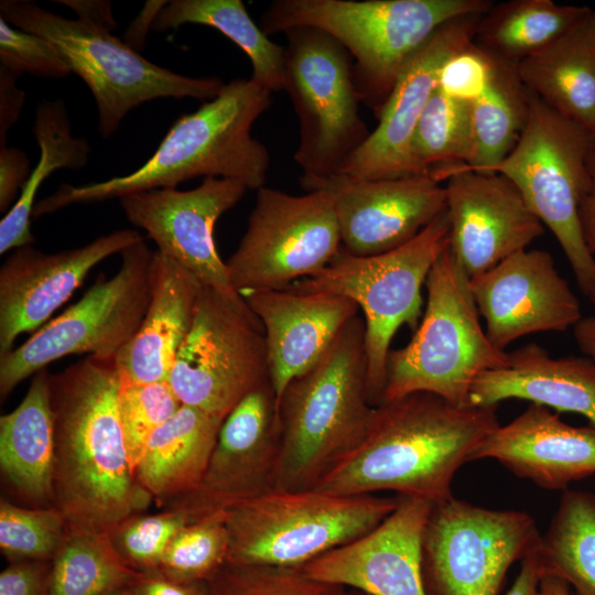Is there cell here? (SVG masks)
Wrapping results in <instances>:
<instances>
[{"label":"cell","mask_w":595,"mask_h":595,"mask_svg":"<svg viewBox=\"0 0 595 595\" xmlns=\"http://www.w3.org/2000/svg\"><path fill=\"white\" fill-rule=\"evenodd\" d=\"M119 390L115 358L87 356L50 374L54 501L71 529L108 532L153 501L129 458Z\"/></svg>","instance_id":"obj_1"},{"label":"cell","mask_w":595,"mask_h":595,"mask_svg":"<svg viewBox=\"0 0 595 595\" xmlns=\"http://www.w3.org/2000/svg\"><path fill=\"white\" fill-rule=\"evenodd\" d=\"M497 407H458L414 392L374 407L359 445L313 488L339 496L391 490L437 504L452 480L500 424Z\"/></svg>","instance_id":"obj_2"},{"label":"cell","mask_w":595,"mask_h":595,"mask_svg":"<svg viewBox=\"0 0 595 595\" xmlns=\"http://www.w3.org/2000/svg\"><path fill=\"white\" fill-rule=\"evenodd\" d=\"M269 90L250 78L224 84L218 95L194 112L181 116L153 155L138 170L83 186L61 184L55 193L35 203L33 217L71 204L121 198L155 188H175L204 176L235 180L248 190L264 186L270 164L267 148L251 129L271 106Z\"/></svg>","instance_id":"obj_3"},{"label":"cell","mask_w":595,"mask_h":595,"mask_svg":"<svg viewBox=\"0 0 595 595\" xmlns=\"http://www.w3.org/2000/svg\"><path fill=\"white\" fill-rule=\"evenodd\" d=\"M278 410L274 490L312 489L359 445L370 422L364 317L354 316L322 359L288 385Z\"/></svg>","instance_id":"obj_4"},{"label":"cell","mask_w":595,"mask_h":595,"mask_svg":"<svg viewBox=\"0 0 595 595\" xmlns=\"http://www.w3.org/2000/svg\"><path fill=\"white\" fill-rule=\"evenodd\" d=\"M489 0H274L260 18L267 35L314 28L353 60L360 102L378 118L410 60L445 23L486 12Z\"/></svg>","instance_id":"obj_5"},{"label":"cell","mask_w":595,"mask_h":595,"mask_svg":"<svg viewBox=\"0 0 595 595\" xmlns=\"http://www.w3.org/2000/svg\"><path fill=\"white\" fill-rule=\"evenodd\" d=\"M425 288L426 304L412 338L388 354L382 401L429 392L468 407L475 379L484 371L507 366L508 351L488 338L470 279L450 248L432 267Z\"/></svg>","instance_id":"obj_6"},{"label":"cell","mask_w":595,"mask_h":595,"mask_svg":"<svg viewBox=\"0 0 595 595\" xmlns=\"http://www.w3.org/2000/svg\"><path fill=\"white\" fill-rule=\"evenodd\" d=\"M448 246L450 224L445 210L396 249L355 256L342 248L321 272L288 288L302 293L345 296L361 310L368 396L374 407L382 401L391 340L402 325L416 329L423 314L422 286Z\"/></svg>","instance_id":"obj_7"},{"label":"cell","mask_w":595,"mask_h":595,"mask_svg":"<svg viewBox=\"0 0 595 595\" xmlns=\"http://www.w3.org/2000/svg\"><path fill=\"white\" fill-rule=\"evenodd\" d=\"M398 497L272 490L225 511L227 563L301 569L376 528Z\"/></svg>","instance_id":"obj_8"},{"label":"cell","mask_w":595,"mask_h":595,"mask_svg":"<svg viewBox=\"0 0 595 595\" xmlns=\"http://www.w3.org/2000/svg\"><path fill=\"white\" fill-rule=\"evenodd\" d=\"M595 133L530 91L527 126L511 152L489 173L510 180L541 223L556 238L578 288L595 293V258L580 224V206L589 192V158Z\"/></svg>","instance_id":"obj_9"},{"label":"cell","mask_w":595,"mask_h":595,"mask_svg":"<svg viewBox=\"0 0 595 595\" xmlns=\"http://www.w3.org/2000/svg\"><path fill=\"white\" fill-rule=\"evenodd\" d=\"M0 17L42 36L89 87L98 108V132L110 137L125 116L156 98H215L217 77H190L153 64L111 33L47 11L31 1L2 0Z\"/></svg>","instance_id":"obj_10"},{"label":"cell","mask_w":595,"mask_h":595,"mask_svg":"<svg viewBox=\"0 0 595 595\" xmlns=\"http://www.w3.org/2000/svg\"><path fill=\"white\" fill-rule=\"evenodd\" d=\"M110 278L100 274L87 292L26 342L0 356V397L24 379L73 354L115 358L147 312L153 251L141 240L121 253Z\"/></svg>","instance_id":"obj_11"},{"label":"cell","mask_w":595,"mask_h":595,"mask_svg":"<svg viewBox=\"0 0 595 595\" xmlns=\"http://www.w3.org/2000/svg\"><path fill=\"white\" fill-rule=\"evenodd\" d=\"M284 35L283 90L300 125L294 160L304 175L337 174L371 132L359 113L353 60L318 29L295 28Z\"/></svg>","instance_id":"obj_12"},{"label":"cell","mask_w":595,"mask_h":595,"mask_svg":"<svg viewBox=\"0 0 595 595\" xmlns=\"http://www.w3.org/2000/svg\"><path fill=\"white\" fill-rule=\"evenodd\" d=\"M540 537L523 511L489 509L454 496L432 504L422 538L428 595H498L509 567Z\"/></svg>","instance_id":"obj_13"},{"label":"cell","mask_w":595,"mask_h":595,"mask_svg":"<svg viewBox=\"0 0 595 595\" xmlns=\"http://www.w3.org/2000/svg\"><path fill=\"white\" fill-rule=\"evenodd\" d=\"M342 250L331 196L322 191L291 195L261 187L239 246L226 262L234 288L283 290L317 274Z\"/></svg>","instance_id":"obj_14"},{"label":"cell","mask_w":595,"mask_h":595,"mask_svg":"<svg viewBox=\"0 0 595 595\" xmlns=\"http://www.w3.org/2000/svg\"><path fill=\"white\" fill-rule=\"evenodd\" d=\"M268 380L267 344L258 317L203 286L169 377L182 404L225 418Z\"/></svg>","instance_id":"obj_15"},{"label":"cell","mask_w":595,"mask_h":595,"mask_svg":"<svg viewBox=\"0 0 595 595\" xmlns=\"http://www.w3.org/2000/svg\"><path fill=\"white\" fill-rule=\"evenodd\" d=\"M281 423L270 380L261 383L225 416L194 490L162 509H177L192 521L275 489Z\"/></svg>","instance_id":"obj_16"},{"label":"cell","mask_w":595,"mask_h":595,"mask_svg":"<svg viewBox=\"0 0 595 595\" xmlns=\"http://www.w3.org/2000/svg\"><path fill=\"white\" fill-rule=\"evenodd\" d=\"M248 191L242 183L205 177L195 188H155L119 198L127 219L142 228L158 250L191 271L241 309L250 310L234 288L226 262L218 255L214 227Z\"/></svg>","instance_id":"obj_17"},{"label":"cell","mask_w":595,"mask_h":595,"mask_svg":"<svg viewBox=\"0 0 595 595\" xmlns=\"http://www.w3.org/2000/svg\"><path fill=\"white\" fill-rule=\"evenodd\" d=\"M306 192L327 193L334 205L342 248L355 256L396 249L446 210V191L430 176L357 180L343 174H302Z\"/></svg>","instance_id":"obj_18"},{"label":"cell","mask_w":595,"mask_h":595,"mask_svg":"<svg viewBox=\"0 0 595 595\" xmlns=\"http://www.w3.org/2000/svg\"><path fill=\"white\" fill-rule=\"evenodd\" d=\"M446 216L450 250L469 279L528 249L544 225L516 185L499 173L448 171Z\"/></svg>","instance_id":"obj_19"},{"label":"cell","mask_w":595,"mask_h":595,"mask_svg":"<svg viewBox=\"0 0 595 595\" xmlns=\"http://www.w3.org/2000/svg\"><path fill=\"white\" fill-rule=\"evenodd\" d=\"M470 291L488 338L502 350L530 334L565 332L583 317L578 299L542 249L519 251L472 278Z\"/></svg>","instance_id":"obj_20"},{"label":"cell","mask_w":595,"mask_h":595,"mask_svg":"<svg viewBox=\"0 0 595 595\" xmlns=\"http://www.w3.org/2000/svg\"><path fill=\"white\" fill-rule=\"evenodd\" d=\"M484 13L448 21L410 60L377 118V127L345 161L339 174L357 180L412 176L409 150L416 123L437 87L442 66L474 42Z\"/></svg>","instance_id":"obj_21"},{"label":"cell","mask_w":595,"mask_h":595,"mask_svg":"<svg viewBox=\"0 0 595 595\" xmlns=\"http://www.w3.org/2000/svg\"><path fill=\"white\" fill-rule=\"evenodd\" d=\"M376 528L305 564L311 578L367 595H428L422 538L432 504L400 496Z\"/></svg>","instance_id":"obj_22"},{"label":"cell","mask_w":595,"mask_h":595,"mask_svg":"<svg viewBox=\"0 0 595 595\" xmlns=\"http://www.w3.org/2000/svg\"><path fill=\"white\" fill-rule=\"evenodd\" d=\"M141 240L138 231L122 229L55 253L31 245L15 249L0 269V356L64 304L97 263Z\"/></svg>","instance_id":"obj_23"},{"label":"cell","mask_w":595,"mask_h":595,"mask_svg":"<svg viewBox=\"0 0 595 595\" xmlns=\"http://www.w3.org/2000/svg\"><path fill=\"white\" fill-rule=\"evenodd\" d=\"M242 298L263 328L277 405L288 385L315 366L359 314L351 300L326 293L283 289L249 292Z\"/></svg>","instance_id":"obj_24"},{"label":"cell","mask_w":595,"mask_h":595,"mask_svg":"<svg viewBox=\"0 0 595 595\" xmlns=\"http://www.w3.org/2000/svg\"><path fill=\"white\" fill-rule=\"evenodd\" d=\"M491 458L519 478L551 490L595 474V429L573 426L531 403L478 445L472 461Z\"/></svg>","instance_id":"obj_25"},{"label":"cell","mask_w":595,"mask_h":595,"mask_svg":"<svg viewBox=\"0 0 595 595\" xmlns=\"http://www.w3.org/2000/svg\"><path fill=\"white\" fill-rule=\"evenodd\" d=\"M150 286L144 317L115 357L121 382L169 380L204 285L191 271L156 250L151 260Z\"/></svg>","instance_id":"obj_26"},{"label":"cell","mask_w":595,"mask_h":595,"mask_svg":"<svg viewBox=\"0 0 595 595\" xmlns=\"http://www.w3.org/2000/svg\"><path fill=\"white\" fill-rule=\"evenodd\" d=\"M507 399L583 415L595 429V360L582 356L553 358L530 343L508 351L505 367L480 374L469 396L470 407H497Z\"/></svg>","instance_id":"obj_27"},{"label":"cell","mask_w":595,"mask_h":595,"mask_svg":"<svg viewBox=\"0 0 595 595\" xmlns=\"http://www.w3.org/2000/svg\"><path fill=\"white\" fill-rule=\"evenodd\" d=\"M54 418L50 372L32 376L24 398L0 416V472L7 488L24 506H55Z\"/></svg>","instance_id":"obj_28"},{"label":"cell","mask_w":595,"mask_h":595,"mask_svg":"<svg viewBox=\"0 0 595 595\" xmlns=\"http://www.w3.org/2000/svg\"><path fill=\"white\" fill-rule=\"evenodd\" d=\"M224 419L182 404L151 434L134 467V476L161 509L196 488Z\"/></svg>","instance_id":"obj_29"},{"label":"cell","mask_w":595,"mask_h":595,"mask_svg":"<svg viewBox=\"0 0 595 595\" xmlns=\"http://www.w3.org/2000/svg\"><path fill=\"white\" fill-rule=\"evenodd\" d=\"M529 91L595 133V11L539 53L518 63Z\"/></svg>","instance_id":"obj_30"},{"label":"cell","mask_w":595,"mask_h":595,"mask_svg":"<svg viewBox=\"0 0 595 595\" xmlns=\"http://www.w3.org/2000/svg\"><path fill=\"white\" fill-rule=\"evenodd\" d=\"M33 133L41 151L40 160L31 170L18 201L0 221V255L34 242L31 216L36 193L45 178L57 170H78L88 162L90 147L84 138L72 136L63 100H45L37 105Z\"/></svg>","instance_id":"obj_31"},{"label":"cell","mask_w":595,"mask_h":595,"mask_svg":"<svg viewBox=\"0 0 595 595\" xmlns=\"http://www.w3.org/2000/svg\"><path fill=\"white\" fill-rule=\"evenodd\" d=\"M184 24L216 29L249 57L250 79L270 93L283 90L284 46L272 42L250 18L241 0H173L156 18L152 30L167 32Z\"/></svg>","instance_id":"obj_32"},{"label":"cell","mask_w":595,"mask_h":595,"mask_svg":"<svg viewBox=\"0 0 595 595\" xmlns=\"http://www.w3.org/2000/svg\"><path fill=\"white\" fill-rule=\"evenodd\" d=\"M491 56L488 86L470 104L474 150L469 164H464L467 169L485 173H489L515 148L530 112V91L519 75L518 64Z\"/></svg>","instance_id":"obj_33"},{"label":"cell","mask_w":595,"mask_h":595,"mask_svg":"<svg viewBox=\"0 0 595 595\" xmlns=\"http://www.w3.org/2000/svg\"><path fill=\"white\" fill-rule=\"evenodd\" d=\"M591 8L551 0H511L493 4L482 17L474 42L513 63L552 44Z\"/></svg>","instance_id":"obj_34"},{"label":"cell","mask_w":595,"mask_h":595,"mask_svg":"<svg viewBox=\"0 0 595 595\" xmlns=\"http://www.w3.org/2000/svg\"><path fill=\"white\" fill-rule=\"evenodd\" d=\"M532 552L541 577L564 580L575 595H595V493L565 489Z\"/></svg>","instance_id":"obj_35"},{"label":"cell","mask_w":595,"mask_h":595,"mask_svg":"<svg viewBox=\"0 0 595 595\" xmlns=\"http://www.w3.org/2000/svg\"><path fill=\"white\" fill-rule=\"evenodd\" d=\"M474 150L470 104L434 90L414 129L409 159L412 176L440 183L451 169L469 164Z\"/></svg>","instance_id":"obj_36"},{"label":"cell","mask_w":595,"mask_h":595,"mask_svg":"<svg viewBox=\"0 0 595 595\" xmlns=\"http://www.w3.org/2000/svg\"><path fill=\"white\" fill-rule=\"evenodd\" d=\"M51 563L50 595H107L130 586L139 573L118 555L107 532L71 528Z\"/></svg>","instance_id":"obj_37"},{"label":"cell","mask_w":595,"mask_h":595,"mask_svg":"<svg viewBox=\"0 0 595 595\" xmlns=\"http://www.w3.org/2000/svg\"><path fill=\"white\" fill-rule=\"evenodd\" d=\"M228 554L225 512H217L184 526L169 544L156 571L173 581L205 583L227 563Z\"/></svg>","instance_id":"obj_38"},{"label":"cell","mask_w":595,"mask_h":595,"mask_svg":"<svg viewBox=\"0 0 595 595\" xmlns=\"http://www.w3.org/2000/svg\"><path fill=\"white\" fill-rule=\"evenodd\" d=\"M68 529L58 508L21 506L1 498L0 550L9 563L52 561Z\"/></svg>","instance_id":"obj_39"},{"label":"cell","mask_w":595,"mask_h":595,"mask_svg":"<svg viewBox=\"0 0 595 595\" xmlns=\"http://www.w3.org/2000/svg\"><path fill=\"white\" fill-rule=\"evenodd\" d=\"M345 587L311 578L298 567L226 563L206 581V595H345Z\"/></svg>","instance_id":"obj_40"},{"label":"cell","mask_w":595,"mask_h":595,"mask_svg":"<svg viewBox=\"0 0 595 595\" xmlns=\"http://www.w3.org/2000/svg\"><path fill=\"white\" fill-rule=\"evenodd\" d=\"M190 517L177 509L137 513L115 524L107 533L122 561L136 572L156 570L176 533Z\"/></svg>","instance_id":"obj_41"},{"label":"cell","mask_w":595,"mask_h":595,"mask_svg":"<svg viewBox=\"0 0 595 595\" xmlns=\"http://www.w3.org/2000/svg\"><path fill=\"white\" fill-rule=\"evenodd\" d=\"M181 407L182 402L169 380L148 383L120 381L119 412L133 472L151 434Z\"/></svg>","instance_id":"obj_42"},{"label":"cell","mask_w":595,"mask_h":595,"mask_svg":"<svg viewBox=\"0 0 595 595\" xmlns=\"http://www.w3.org/2000/svg\"><path fill=\"white\" fill-rule=\"evenodd\" d=\"M0 65L21 76L64 78L72 74L57 48L36 34L18 29L0 17Z\"/></svg>","instance_id":"obj_43"},{"label":"cell","mask_w":595,"mask_h":595,"mask_svg":"<svg viewBox=\"0 0 595 595\" xmlns=\"http://www.w3.org/2000/svg\"><path fill=\"white\" fill-rule=\"evenodd\" d=\"M491 71V54L472 42L444 63L437 87L451 98L472 104L486 90Z\"/></svg>","instance_id":"obj_44"},{"label":"cell","mask_w":595,"mask_h":595,"mask_svg":"<svg viewBox=\"0 0 595 595\" xmlns=\"http://www.w3.org/2000/svg\"><path fill=\"white\" fill-rule=\"evenodd\" d=\"M51 561L9 563L0 573V595H50Z\"/></svg>","instance_id":"obj_45"},{"label":"cell","mask_w":595,"mask_h":595,"mask_svg":"<svg viewBox=\"0 0 595 595\" xmlns=\"http://www.w3.org/2000/svg\"><path fill=\"white\" fill-rule=\"evenodd\" d=\"M30 174V162L24 152L17 148L0 147V212L7 210L12 203L14 205Z\"/></svg>","instance_id":"obj_46"},{"label":"cell","mask_w":595,"mask_h":595,"mask_svg":"<svg viewBox=\"0 0 595 595\" xmlns=\"http://www.w3.org/2000/svg\"><path fill=\"white\" fill-rule=\"evenodd\" d=\"M129 587L133 595H206V582L182 583L156 570L139 572Z\"/></svg>","instance_id":"obj_47"},{"label":"cell","mask_w":595,"mask_h":595,"mask_svg":"<svg viewBox=\"0 0 595 595\" xmlns=\"http://www.w3.org/2000/svg\"><path fill=\"white\" fill-rule=\"evenodd\" d=\"M20 76L0 65V147L7 145V134L18 121L25 94L17 87Z\"/></svg>","instance_id":"obj_48"},{"label":"cell","mask_w":595,"mask_h":595,"mask_svg":"<svg viewBox=\"0 0 595 595\" xmlns=\"http://www.w3.org/2000/svg\"><path fill=\"white\" fill-rule=\"evenodd\" d=\"M56 2L72 9L78 21L89 26L111 33L117 28L112 15L111 2L106 0H57Z\"/></svg>","instance_id":"obj_49"},{"label":"cell","mask_w":595,"mask_h":595,"mask_svg":"<svg viewBox=\"0 0 595 595\" xmlns=\"http://www.w3.org/2000/svg\"><path fill=\"white\" fill-rule=\"evenodd\" d=\"M167 2L169 1L162 0L145 1L141 11L126 30L123 34V43L131 50L139 53L145 46L149 30H152L156 18L165 8Z\"/></svg>","instance_id":"obj_50"},{"label":"cell","mask_w":595,"mask_h":595,"mask_svg":"<svg viewBox=\"0 0 595 595\" xmlns=\"http://www.w3.org/2000/svg\"><path fill=\"white\" fill-rule=\"evenodd\" d=\"M592 185L580 206V224L585 245L595 258V145L589 158Z\"/></svg>","instance_id":"obj_51"},{"label":"cell","mask_w":595,"mask_h":595,"mask_svg":"<svg viewBox=\"0 0 595 595\" xmlns=\"http://www.w3.org/2000/svg\"><path fill=\"white\" fill-rule=\"evenodd\" d=\"M532 550L521 560L520 571L506 595H539L541 576Z\"/></svg>","instance_id":"obj_52"},{"label":"cell","mask_w":595,"mask_h":595,"mask_svg":"<svg viewBox=\"0 0 595 595\" xmlns=\"http://www.w3.org/2000/svg\"><path fill=\"white\" fill-rule=\"evenodd\" d=\"M595 310V293L591 299ZM573 335L580 350L584 356L595 360V311L588 316H583L573 327Z\"/></svg>","instance_id":"obj_53"},{"label":"cell","mask_w":595,"mask_h":595,"mask_svg":"<svg viewBox=\"0 0 595 595\" xmlns=\"http://www.w3.org/2000/svg\"><path fill=\"white\" fill-rule=\"evenodd\" d=\"M539 595H575L562 578L545 575L540 578Z\"/></svg>","instance_id":"obj_54"},{"label":"cell","mask_w":595,"mask_h":595,"mask_svg":"<svg viewBox=\"0 0 595 595\" xmlns=\"http://www.w3.org/2000/svg\"><path fill=\"white\" fill-rule=\"evenodd\" d=\"M107 595H133V593L131 592L130 587L127 586V587L118 588Z\"/></svg>","instance_id":"obj_55"},{"label":"cell","mask_w":595,"mask_h":595,"mask_svg":"<svg viewBox=\"0 0 595 595\" xmlns=\"http://www.w3.org/2000/svg\"><path fill=\"white\" fill-rule=\"evenodd\" d=\"M345 595H367V594H365V593H363V592H359V591L347 589V588H346Z\"/></svg>","instance_id":"obj_56"}]
</instances>
